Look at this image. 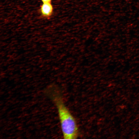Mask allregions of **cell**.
Masks as SVG:
<instances>
[{
    "label": "cell",
    "mask_w": 139,
    "mask_h": 139,
    "mask_svg": "<svg viewBox=\"0 0 139 139\" xmlns=\"http://www.w3.org/2000/svg\"><path fill=\"white\" fill-rule=\"evenodd\" d=\"M46 92L54 102L57 109L64 138H77L79 135L77 123L75 118L65 105L59 89L53 85L48 89Z\"/></svg>",
    "instance_id": "obj_1"
},
{
    "label": "cell",
    "mask_w": 139,
    "mask_h": 139,
    "mask_svg": "<svg viewBox=\"0 0 139 139\" xmlns=\"http://www.w3.org/2000/svg\"><path fill=\"white\" fill-rule=\"evenodd\" d=\"M53 11V8L51 3H43L40 8V11L41 14L46 17L50 16Z\"/></svg>",
    "instance_id": "obj_2"
},
{
    "label": "cell",
    "mask_w": 139,
    "mask_h": 139,
    "mask_svg": "<svg viewBox=\"0 0 139 139\" xmlns=\"http://www.w3.org/2000/svg\"><path fill=\"white\" fill-rule=\"evenodd\" d=\"M43 3H51L52 0H41Z\"/></svg>",
    "instance_id": "obj_3"
}]
</instances>
